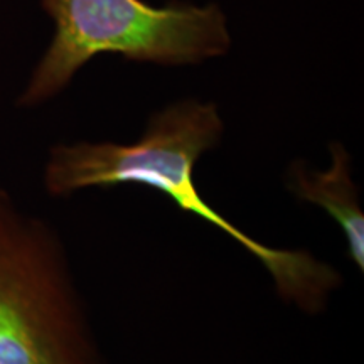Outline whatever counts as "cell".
<instances>
[{
  "label": "cell",
  "instance_id": "obj_3",
  "mask_svg": "<svg viewBox=\"0 0 364 364\" xmlns=\"http://www.w3.org/2000/svg\"><path fill=\"white\" fill-rule=\"evenodd\" d=\"M0 364H108L61 236L2 189Z\"/></svg>",
  "mask_w": 364,
  "mask_h": 364
},
{
  "label": "cell",
  "instance_id": "obj_4",
  "mask_svg": "<svg viewBox=\"0 0 364 364\" xmlns=\"http://www.w3.org/2000/svg\"><path fill=\"white\" fill-rule=\"evenodd\" d=\"M329 166L314 169L306 161H294L287 167L285 188L300 203L321 208L346 240L348 255L359 272H364V213L361 194L353 177L351 154L344 144L329 145Z\"/></svg>",
  "mask_w": 364,
  "mask_h": 364
},
{
  "label": "cell",
  "instance_id": "obj_2",
  "mask_svg": "<svg viewBox=\"0 0 364 364\" xmlns=\"http://www.w3.org/2000/svg\"><path fill=\"white\" fill-rule=\"evenodd\" d=\"M54 21L49 48L17 98L21 108L39 107L63 93L81 68L100 54L162 66L199 65L225 56L231 46L226 16L216 4L171 0H41Z\"/></svg>",
  "mask_w": 364,
  "mask_h": 364
},
{
  "label": "cell",
  "instance_id": "obj_1",
  "mask_svg": "<svg viewBox=\"0 0 364 364\" xmlns=\"http://www.w3.org/2000/svg\"><path fill=\"white\" fill-rule=\"evenodd\" d=\"M225 122L213 102L186 98L154 113L144 134L130 144L75 142L49 150L43 186L53 198H70L97 188L144 186L169 198L176 208L238 243L265 268L285 304L307 314L324 312L343 285V275L309 250L275 248L240 230L203 198L194 171L216 149Z\"/></svg>",
  "mask_w": 364,
  "mask_h": 364
}]
</instances>
